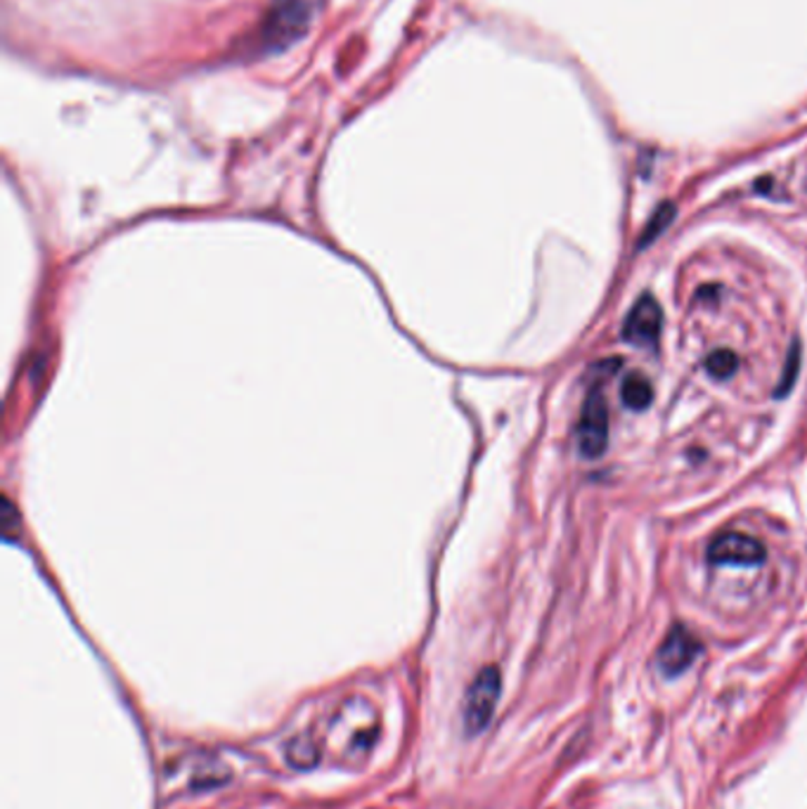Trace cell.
<instances>
[{
	"label": "cell",
	"mask_w": 807,
	"mask_h": 809,
	"mask_svg": "<svg viewBox=\"0 0 807 809\" xmlns=\"http://www.w3.org/2000/svg\"><path fill=\"white\" fill-rule=\"evenodd\" d=\"M672 220H675V204L663 201V204L659 206V209L653 211V216L649 218V223L644 225L642 237H640V241H637V249H644V247H649V244H651L653 239H659V237L663 235V230L668 228V225H670Z\"/></svg>",
	"instance_id": "8"
},
{
	"label": "cell",
	"mask_w": 807,
	"mask_h": 809,
	"mask_svg": "<svg viewBox=\"0 0 807 809\" xmlns=\"http://www.w3.org/2000/svg\"><path fill=\"white\" fill-rule=\"evenodd\" d=\"M500 670L498 668H483L472 687L466 689L464 699V729L469 737H476L488 724H491L498 699H500Z\"/></svg>",
	"instance_id": "2"
},
{
	"label": "cell",
	"mask_w": 807,
	"mask_h": 809,
	"mask_svg": "<svg viewBox=\"0 0 807 809\" xmlns=\"http://www.w3.org/2000/svg\"><path fill=\"white\" fill-rule=\"evenodd\" d=\"M767 552L762 542L744 533H722L710 542L708 561L712 566H739V569H754L762 566Z\"/></svg>",
	"instance_id": "4"
},
{
	"label": "cell",
	"mask_w": 807,
	"mask_h": 809,
	"mask_svg": "<svg viewBox=\"0 0 807 809\" xmlns=\"http://www.w3.org/2000/svg\"><path fill=\"white\" fill-rule=\"evenodd\" d=\"M315 12V0H277L268 14L260 39L270 48H287L298 36H304Z\"/></svg>",
	"instance_id": "1"
},
{
	"label": "cell",
	"mask_w": 807,
	"mask_h": 809,
	"mask_svg": "<svg viewBox=\"0 0 807 809\" xmlns=\"http://www.w3.org/2000/svg\"><path fill=\"white\" fill-rule=\"evenodd\" d=\"M663 327V310L651 294H642L623 323V338L637 348H656Z\"/></svg>",
	"instance_id": "5"
},
{
	"label": "cell",
	"mask_w": 807,
	"mask_h": 809,
	"mask_svg": "<svg viewBox=\"0 0 807 809\" xmlns=\"http://www.w3.org/2000/svg\"><path fill=\"white\" fill-rule=\"evenodd\" d=\"M798 365H800V351H798V344H794L791 355H788V363L784 367V376H781V382H779L777 395H784V393L791 391L794 379H796V374H798Z\"/></svg>",
	"instance_id": "10"
},
{
	"label": "cell",
	"mask_w": 807,
	"mask_h": 809,
	"mask_svg": "<svg viewBox=\"0 0 807 809\" xmlns=\"http://www.w3.org/2000/svg\"><path fill=\"white\" fill-rule=\"evenodd\" d=\"M621 401L628 410H637V412H642L651 405L653 386L642 372H632L626 376V382L621 386Z\"/></svg>",
	"instance_id": "7"
},
{
	"label": "cell",
	"mask_w": 807,
	"mask_h": 809,
	"mask_svg": "<svg viewBox=\"0 0 807 809\" xmlns=\"http://www.w3.org/2000/svg\"><path fill=\"white\" fill-rule=\"evenodd\" d=\"M701 651L703 647L697 637L685 625H675L666 634L659 653H656V665H659L666 677H678L693 665Z\"/></svg>",
	"instance_id": "6"
},
{
	"label": "cell",
	"mask_w": 807,
	"mask_h": 809,
	"mask_svg": "<svg viewBox=\"0 0 807 809\" xmlns=\"http://www.w3.org/2000/svg\"><path fill=\"white\" fill-rule=\"evenodd\" d=\"M609 445V407L604 401L602 384H597L583 403L578 422V450L585 460L604 455Z\"/></svg>",
	"instance_id": "3"
},
{
	"label": "cell",
	"mask_w": 807,
	"mask_h": 809,
	"mask_svg": "<svg viewBox=\"0 0 807 809\" xmlns=\"http://www.w3.org/2000/svg\"><path fill=\"white\" fill-rule=\"evenodd\" d=\"M737 367H739V357L727 348H720L706 357V369L712 379H718V382H725V379H729V376H735Z\"/></svg>",
	"instance_id": "9"
}]
</instances>
